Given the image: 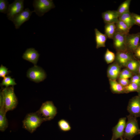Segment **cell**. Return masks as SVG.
<instances>
[{
	"label": "cell",
	"mask_w": 140,
	"mask_h": 140,
	"mask_svg": "<svg viewBox=\"0 0 140 140\" xmlns=\"http://www.w3.org/2000/svg\"><path fill=\"white\" fill-rule=\"evenodd\" d=\"M58 125L59 129L62 131L66 132L70 130L71 127L69 122L64 119H61L58 122Z\"/></svg>",
	"instance_id": "cell-25"
},
{
	"label": "cell",
	"mask_w": 140,
	"mask_h": 140,
	"mask_svg": "<svg viewBox=\"0 0 140 140\" xmlns=\"http://www.w3.org/2000/svg\"><path fill=\"white\" fill-rule=\"evenodd\" d=\"M135 25L140 26V15L134 13H131Z\"/></svg>",
	"instance_id": "cell-34"
},
{
	"label": "cell",
	"mask_w": 140,
	"mask_h": 140,
	"mask_svg": "<svg viewBox=\"0 0 140 140\" xmlns=\"http://www.w3.org/2000/svg\"><path fill=\"white\" fill-rule=\"evenodd\" d=\"M8 69L5 66L2 65L0 67V77L5 78L6 75L8 74L11 72L8 71Z\"/></svg>",
	"instance_id": "cell-31"
},
{
	"label": "cell",
	"mask_w": 140,
	"mask_h": 140,
	"mask_svg": "<svg viewBox=\"0 0 140 140\" xmlns=\"http://www.w3.org/2000/svg\"><path fill=\"white\" fill-rule=\"evenodd\" d=\"M127 34L116 32L112 39L116 52L127 50L125 45Z\"/></svg>",
	"instance_id": "cell-13"
},
{
	"label": "cell",
	"mask_w": 140,
	"mask_h": 140,
	"mask_svg": "<svg viewBox=\"0 0 140 140\" xmlns=\"http://www.w3.org/2000/svg\"><path fill=\"white\" fill-rule=\"evenodd\" d=\"M110 88L111 92L114 94L125 93L124 87L119 83L116 80H109Z\"/></svg>",
	"instance_id": "cell-20"
},
{
	"label": "cell",
	"mask_w": 140,
	"mask_h": 140,
	"mask_svg": "<svg viewBox=\"0 0 140 140\" xmlns=\"http://www.w3.org/2000/svg\"><path fill=\"white\" fill-rule=\"evenodd\" d=\"M6 112L4 105H0V130L4 131L8 126V122L6 116Z\"/></svg>",
	"instance_id": "cell-18"
},
{
	"label": "cell",
	"mask_w": 140,
	"mask_h": 140,
	"mask_svg": "<svg viewBox=\"0 0 140 140\" xmlns=\"http://www.w3.org/2000/svg\"><path fill=\"white\" fill-rule=\"evenodd\" d=\"M130 83H135L140 85V76L138 74L134 75L130 80Z\"/></svg>",
	"instance_id": "cell-32"
},
{
	"label": "cell",
	"mask_w": 140,
	"mask_h": 140,
	"mask_svg": "<svg viewBox=\"0 0 140 140\" xmlns=\"http://www.w3.org/2000/svg\"><path fill=\"white\" fill-rule=\"evenodd\" d=\"M138 60L134 59L129 61L125 67L128 68L134 74H137L138 66Z\"/></svg>",
	"instance_id": "cell-23"
},
{
	"label": "cell",
	"mask_w": 140,
	"mask_h": 140,
	"mask_svg": "<svg viewBox=\"0 0 140 140\" xmlns=\"http://www.w3.org/2000/svg\"><path fill=\"white\" fill-rule=\"evenodd\" d=\"M104 58L107 64L111 63L114 61L115 58V55L113 52L107 48L104 54Z\"/></svg>",
	"instance_id": "cell-27"
},
{
	"label": "cell",
	"mask_w": 140,
	"mask_h": 140,
	"mask_svg": "<svg viewBox=\"0 0 140 140\" xmlns=\"http://www.w3.org/2000/svg\"><path fill=\"white\" fill-rule=\"evenodd\" d=\"M1 92L4 100V107L6 112L15 109L18 104L13 86L3 88Z\"/></svg>",
	"instance_id": "cell-3"
},
{
	"label": "cell",
	"mask_w": 140,
	"mask_h": 140,
	"mask_svg": "<svg viewBox=\"0 0 140 140\" xmlns=\"http://www.w3.org/2000/svg\"><path fill=\"white\" fill-rule=\"evenodd\" d=\"M131 1V0H126L120 5L117 10L119 16L124 13L129 11V8Z\"/></svg>",
	"instance_id": "cell-24"
},
{
	"label": "cell",
	"mask_w": 140,
	"mask_h": 140,
	"mask_svg": "<svg viewBox=\"0 0 140 140\" xmlns=\"http://www.w3.org/2000/svg\"><path fill=\"white\" fill-rule=\"evenodd\" d=\"M140 32L126 35L125 45L126 50L133 53L140 44Z\"/></svg>",
	"instance_id": "cell-10"
},
{
	"label": "cell",
	"mask_w": 140,
	"mask_h": 140,
	"mask_svg": "<svg viewBox=\"0 0 140 140\" xmlns=\"http://www.w3.org/2000/svg\"><path fill=\"white\" fill-rule=\"evenodd\" d=\"M117 82L123 87H125L130 83V80L129 79H117Z\"/></svg>",
	"instance_id": "cell-33"
},
{
	"label": "cell",
	"mask_w": 140,
	"mask_h": 140,
	"mask_svg": "<svg viewBox=\"0 0 140 140\" xmlns=\"http://www.w3.org/2000/svg\"><path fill=\"white\" fill-rule=\"evenodd\" d=\"M138 96L140 98V89L138 92Z\"/></svg>",
	"instance_id": "cell-37"
},
{
	"label": "cell",
	"mask_w": 140,
	"mask_h": 140,
	"mask_svg": "<svg viewBox=\"0 0 140 140\" xmlns=\"http://www.w3.org/2000/svg\"><path fill=\"white\" fill-rule=\"evenodd\" d=\"M119 14L117 10H108L102 13V17L106 24L116 23L119 20Z\"/></svg>",
	"instance_id": "cell-15"
},
{
	"label": "cell",
	"mask_w": 140,
	"mask_h": 140,
	"mask_svg": "<svg viewBox=\"0 0 140 140\" xmlns=\"http://www.w3.org/2000/svg\"><path fill=\"white\" fill-rule=\"evenodd\" d=\"M130 115L135 117H140V98L138 96L130 99L127 107Z\"/></svg>",
	"instance_id": "cell-11"
},
{
	"label": "cell",
	"mask_w": 140,
	"mask_h": 140,
	"mask_svg": "<svg viewBox=\"0 0 140 140\" xmlns=\"http://www.w3.org/2000/svg\"><path fill=\"white\" fill-rule=\"evenodd\" d=\"M24 0H15L9 4L7 17L8 19L11 21L13 17L19 13L24 9Z\"/></svg>",
	"instance_id": "cell-9"
},
{
	"label": "cell",
	"mask_w": 140,
	"mask_h": 140,
	"mask_svg": "<svg viewBox=\"0 0 140 140\" xmlns=\"http://www.w3.org/2000/svg\"><path fill=\"white\" fill-rule=\"evenodd\" d=\"M33 12L27 8L15 15L11 21L14 24L15 28L19 29L24 23L28 20Z\"/></svg>",
	"instance_id": "cell-8"
},
{
	"label": "cell",
	"mask_w": 140,
	"mask_h": 140,
	"mask_svg": "<svg viewBox=\"0 0 140 140\" xmlns=\"http://www.w3.org/2000/svg\"><path fill=\"white\" fill-rule=\"evenodd\" d=\"M16 84L14 79H12L11 76H8L4 78L1 86H5L6 87H8L10 86H13Z\"/></svg>",
	"instance_id": "cell-29"
},
{
	"label": "cell",
	"mask_w": 140,
	"mask_h": 140,
	"mask_svg": "<svg viewBox=\"0 0 140 140\" xmlns=\"http://www.w3.org/2000/svg\"><path fill=\"white\" fill-rule=\"evenodd\" d=\"M125 93L133 92H138L140 89V85L135 83H130L127 86L124 87Z\"/></svg>",
	"instance_id": "cell-26"
},
{
	"label": "cell",
	"mask_w": 140,
	"mask_h": 140,
	"mask_svg": "<svg viewBox=\"0 0 140 140\" xmlns=\"http://www.w3.org/2000/svg\"><path fill=\"white\" fill-rule=\"evenodd\" d=\"M45 120L37 112L27 114L23 122V128L32 133Z\"/></svg>",
	"instance_id": "cell-1"
},
{
	"label": "cell",
	"mask_w": 140,
	"mask_h": 140,
	"mask_svg": "<svg viewBox=\"0 0 140 140\" xmlns=\"http://www.w3.org/2000/svg\"><path fill=\"white\" fill-rule=\"evenodd\" d=\"M135 58L133 53L127 50L116 52L115 62L121 68H125L128 62Z\"/></svg>",
	"instance_id": "cell-7"
},
{
	"label": "cell",
	"mask_w": 140,
	"mask_h": 140,
	"mask_svg": "<svg viewBox=\"0 0 140 140\" xmlns=\"http://www.w3.org/2000/svg\"><path fill=\"white\" fill-rule=\"evenodd\" d=\"M9 4L7 0H0V12L4 14L7 13Z\"/></svg>",
	"instance_id": "cell-30"
},
{
	"label": "cell",
	"mask_w": 140,
	"mask_h": 140,
	"mask_svg": "<svg viewBox=\"0 0 140 140\" xmlns=\"http://www.w3.org/2000/svg\"><path fill=\"white\" fill-rule=\"evenodd\" d=\"M116 31V27L115 23H111L105 24L104 26L105 34L107 38L113 39Z\"/></svg>",
	"instance_id": "cell-21"
},
{
	"label": "cell",
	"mask_w": 140,
	"mask_h": 140,
	"mask_svg": "<svg viewBox=\"0 0 140 140\" xmlns=\"http://www.w3.org/2000/svg\"><path fill=\"white\" fill-rule=\"evenodd\" d=\"M46 76L44 71L36 65L29 68L27 73V77L31 80L37 83L43 81Z\"/></svg>",
	"instance_id": "cell-6"
},
{
	"label": "cell",
	"mask_w": 140,
	"mask_h": 140,
	"mask_svg": "<svg viewBox=\"0 0 140 140\" xmlns=\"http://www.w3.org/2000/svg\"><path fill=\"white\" fill-rule=\"evenodd\" d=\"M139 62L137 74L140 76V60H138Z\"/></svg>",
	"instance_id": "cell-36"
},
{
	"label": "cell",
	"mask_w": 140,
	"mask_h": 140,
	"mask_svg": "<svg viewBox=\"0 0 140 140\" xmlns=\"http://www.w3.org/2000/svg\"><path fill=\"white\" fill-rule=\"evenodd\" d=\"M133 54L135 59L140 60V44L134 51Z\"/></svg>",
	"instance_id": "cell-35"
},
{
	"label": "cell",
	"mask_w": 140,
	"mask_h": 140,
	"mask_svg": "<svg viewBox=\"0 0 140 140\" xmlns=\"http://www.w3.org/2000/svg\"><path fill=\"white\" fill-rule=\"evenodd\" d=\"M40 54L34 48H31L27 49L23 53V58L31 62L36 65L38 60Z\"/></svg>",
	"instance_id": "cell-16"
},
{
	"label": "cell",
	"mask_w": 140,
	"mask_h": 140,
	"mask_svg": "<svg viewBox=\"0 0 140 140\" xmlns=\"http://www.w3.org/2000/svg\"><path fill=\"white\" fill-rule=\"evenodd\" d=\"M33 5L34 8L33 12L39 17L55 7L52 0H34Z\"/></svg>",
	"instance_id": "cell-5"
},
{
	"label": "cell",
	"mask_w": 140,
	"mask_h": 140,
	"mask_svg": "<svg viewBox=\"0 0 140 140\" xmlns=\"http://www.w3.org/2000/svg\"><path fill=\"white\" fill-rule=\"evenodd\" d=\"M126 117L120 118L117 124L112 129L113 135L111 140L123 138L126 125Z\"/></svg>",
	"instance_id": "cell-12"
},
{
	"label": "cell",
	"mask_w": 140,
	"mask_h": 140,
	"mask_svg": "<svg viewBox=\"0 0 140 140\" xmlns=\"http://www.w3.org/2000/svg\"><path fill=\"white\" fill-rule=\"evenodd\" d=\"M134 74L126 68L121 70L118 79L130 78Z\"/></svg>",
	"instance_id": "cell-28"
},
{
	"label": "cell",
	"mask_w": 140,
	"mask_h": 140,
	"mask_svg": "<svg viewBox=\"0 0 140 140\" xmlns=\"http://www.w3.org/2000/svg\"><path fill=\"white\" fill-rule=\"evenodd\" d=\"M116 32L127 34H129L130 29L127 25L123 21L119 19L115 23Z\"/></svg>",
	"instance_id": "cell-22"
},
{
	"label": "cell",
	"mask_w": 140,
	"mask_h": 140,
	"mask_svg": "<svg viewBox=\"0 0 140 140\" xmlns=\"http://www.w3.org/2000/svg\"><path fill=\"white\" fill-rule=\"evenodd\" d=\"M121 68L115 61L111 64L108 67L107 72L109 80H117L121 71Z\"/></svg>",
	"instance_id": "cell-14"
},
{
	"label": "cell",
	"mask_w": 140,
	"mask_h": 140,
	"mask_svg": "<svg viewBox=\"0 0 140 140\" xmlns=\"http://www.w3.org/2000/svg\"><path fill=\"white\" fill-rule=\"evenodd\" d=\"M119 19L123 22L130 29L135 25L131 13L129 11L120 15L119 17Z\"/></svg>",
	"instance_id": "cell-19"
},
{
	"label": "cell",
	"mask_w": 140,
	"mask_h": 140,
	"mask_svg": "<svg viewBox=\"0 0 140 140\" xmlns=\"http://www.w3.org/2000/svg\"><path fill=\"white\" fill-rule=\"evenodd\" d=\"M46 121L52 120L57 114V109L52 101L43 103L36 111Z\"/></svg>",
	"instance_id": "cell-4"
},
{
	"label": "cell",
	"mask_w": 140,
	"mask_h": 140,
	"mask_svg": "<svg viewBox=\"0 0 140 140\" xmlns=\"http://www.w3.org/2000/svg\"><path fill=\"white\" fill-rule=\"evenodd\" d=\"M94 31L96 48L98 49L101 47H105L107 37L105 34L102 33L96 28L94 29Z\"/></svg>",
	"instance_id": "cell-17"
},
{
	"label": "cell",
	"mask_w": 140,
	"mask_h": 140,
	"mask_svg": "<svg viewBox=\"0 0 140 140\" xmlns=\"http://www.w3.org/2000/svg\"><path fill=\"white\" fill-rule=\"evenodd\" d=\"M120 140H126L123 138H120Z\"/></svg>",
	"instance_id": "cell-38"
},
{
	"label": "cell",
	"mask_w": 140,
	"mask_h": 140,
	"mask_svg": "<svg viewBox=\"0 0 140 140\" xmlns=\"http://www.w3.org/2000/svg\"><path fill=\"white\" fill-rule=\"evenodd\" d=\"M128 121L126 123L123 138L131 140L136 135L140 134L139 129L136 117L130 115L127 116Z\"/></svg>",
	"instance_id": "cell-2"
}]
</instances>
